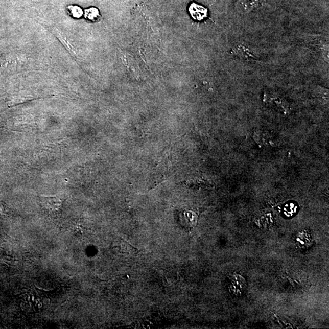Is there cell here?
I'll return each mask as SVG.
<instances>
[{"instance_id":"cell-4","label":"cell","mask_w":329,"mask_h":329,"mask_svg":"<svg viewBox=\"0 0 329 329\" xmlns=\"http://www.w3.org/2000/svg\"><path fill=\"white\" fill-rule=\"evenodd\" d=\"M51 31H52V33L55 34V36L57 37L60 41H61V42H62L63 45L66 47V50H67L69 53H72L73 55L77 56V53L75 52L74 46H73L72 44L69 42V41L66 39L65 35L63 34L61 31L55 28H52Z\"/></svg>"},{"instance_id":"cell-7","label":"cell","mask_w":329,"mask_h":329,"mask_svg":"<svg viewBox=\"0 0 329 329\" xmlns=\"http://www.w3.org/2000/svg\"><path fill=\"white\" fill-rule=\"evenodd\" d=\"M68 9L69 14L73 17L80 18L83 14L82 9L78 6H69Z\"/></svg>"},{"instance_id":"cell-3","label":"cell","mask_w":329,"mask_h":329,"mask_svg":"<svg viewBox=\"0 0 329 329\" xmlns=\"http://www.w3.org/2000/svg\"><path fill=\"white\" fill-rule=\"evenodd\" d=\"M259 3V0H239L237 3V9L240 12L248 13L257 8Z\"/></svg>"},{"instance_id":"cell-1","label":"cell","mask_w":329,"mask_h":329,"mask_svg":"<svg viewBox=\"0 0 329 329\" xmlns=\"http://www.w3.org/2000/svg\"><path fill=\"white\" fill-rule=\"evenodd\" d=\"M42 207L50 213L56 214L61 211L62 201L61 199L54 196H41L39 198Z\"/></svg>"},{"instance_id":"cell-6","label":"cell","mask_w":329,"mask_h":329,"mask_svg":"<svg viewBox=\"0 0 329 329\" xmlns=\"http://www.w3.org/2000/svg\"><path fill=\"white\" fill-rule=\"evenodd\" d=\"M85 17L91 21H96L100 17L99 11L96 8L85 9Z\"/></svg>"},{"instance_id":"cell-5","label":"cell","mask_w":329,"mask_h":329,"mask_svg":"<svg viewBox=\"0 0 329 329\" xmlns=\"http://www.w3.org/2000/svg\"><path fill=\"white\" fill-rule=\"evenodd\" d=\"M233 53L243 59L249 60V61L250 60H257L255 56L253 55L251 51L248 48H246L245 46H237L235 49H233Z\"/></svg>"},{"instance_id":"cell-2","label":"cell","mask_w":329,"mask_h":329,"mask_svg":"<svg viewBox=\"0 0 329 329\" xmlns=\"http://www.w3.org/2000/svg\"><path fill=\"white\" fill-rule=\"evenodd\" d=\"M190 14L192 15L193 18L196 20H202L207 16V9L202 7L201 6L192 3L189 8Z\"/></svg>"}]
</instances>
